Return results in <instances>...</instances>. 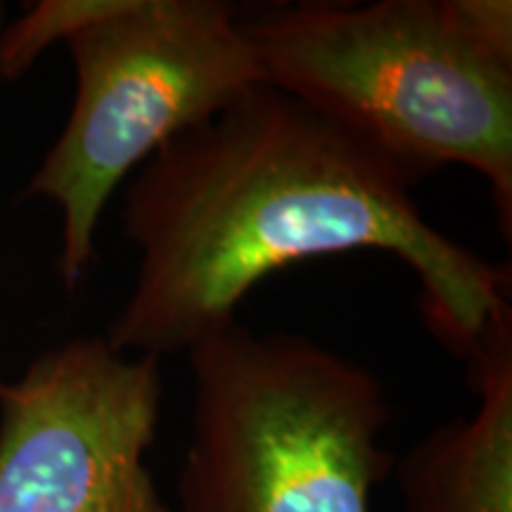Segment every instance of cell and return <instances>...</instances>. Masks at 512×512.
<instances>
[{
  "label": "cell",
  "mask_w": 512,
  "mask_h": 512,
  "mask_svg": "<svg viewBox=\"0 0 512 512\" xmlns=\"http://www.w3.org/2000/svg\"><path fill=\"white\" fill-rule=\"evenodd\" d=\"M3 17H5V12H3V5H0V36H3V29H5V24H3Z\"/></svg>",
  "instance_id": "cell-7"
},
{
  "label": "cell",
  "mask_w": 512,
  "mask_h": 512,
  "mask_svg": "<svg viewBox=\"0 0 512 512\" xmlns=\"http://www.w3.org/2000/svg\"><path fill=\"white\" fill-rule=\"evenodd\" d=\"M69 43L76 100L27 195L62 211L60 275L74 287L95 259V228L121 181L159 147L261 86L235 5L223 0H48L0 36V76L53 41Z\"/></svg>",
  "instance_id": "cell-3"
},
{
  "label": "cell",
  "mask_w": 512,
  "mask_h": 512,
  "mask_svg": "<svg viewBox=\"0 0 512 512\" xmlns=\"http://www.w3.org/2000/svg\"><path fill=\"white\" fill-rule=\"evenodd\" d=\"M467 358L477 411L396 465L403 512H512V311Z\"/></svg>",
  "instance_id": "cell-6"
},
{
  "label": "cell",
  "mask_w": 512,
  "mask_h": 512,
  "mask_svg": "<svg viewBox=\"0 0 512 512\" xmlns=\"http://www.w3.org/2000/svg\"><path fill=\"white\" fill-rule=\"evenodd\" d=\"M183 512H370L392 472L377 377L309 337L235 323L188 349Z\"/></svg>",
  "instance_id": "cell-4"
},
{
  "label": "cell",
  "mask_w": 512,
  "mask_h": 512,
  "mask_svg": "<svg viewBox=\"0 0 512 512\" xmlns=\"http://www.w3.org/2000/svg\"><path fill=\"white\" fill-rule=\"evenodd\" d=\"M155 356L79 337L0 382V512H171L147 470L162 415Z\"/></svg>",
  "instance_id": "cell-5"
},
{
  "label": "cell",
  "mask_w": 512,
  "mask_h": 512,
  "mask_svg": "<svg viewBox=\"0 0 512 512\" xmlns=\"http://www.w3.org/2000/svg\"><path fill=\"white\" fill-rule=\"evenodd\" d=\"M399 164L278 88L159 147L124 190L138 268L107 342L188 354L235 323L249 290L299 261L387 252L411 266L434 335L470 356L510 313V271L425 219Z\"/></svg>",
  "instance_id": "cell-1"
},
{
  "label": "cell",
  "mask_w": 512,
  "mask_h": 512,
  "mask_svg": "<svg viewBox=\"0 0 512 512\" xmlns=\"http://www.w3.org/2000/svg\"><path fill=\"white\" fill-rule=\"evenodd\" d=\"M266 86L304 102L420 181L446 164L491 183L512 223L508 0L299 3L242 19Z\"/></svg>",
  "instance_id": "cell-2"
}]
</instances>
